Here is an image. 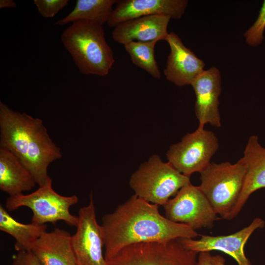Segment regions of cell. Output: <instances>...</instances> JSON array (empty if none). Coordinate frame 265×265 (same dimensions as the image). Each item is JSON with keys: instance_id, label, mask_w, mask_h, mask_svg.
Listing matches in <instances>:
<instances>
[{"instance_id": "cell-1", "label": "cell", "mask_w": 265, "mask_h": 265, "mask_svg": "<svg viewBox=\"0 0 265 265\" xmlns=\"http://www.w3.org/2000/svg\"><path fill=\"white\" fill-rule=\"evenodd\" d=\"M158 206L134 194L113 212L103 216L101 226L106 260L132 244L198 236L188 226L160 214Z\"/></svg>"}, {"instance_id": "cell-2", "label": "cell", "mask_w": 265, "mask_h": 265, "mask_svg": "<svg viewBox=\"0 0 265 265\" xmlns=\"http://www.w3.org/2000/svg\"><path fill=\"white\" fill-rule=\"evenodd\" d=\"M0 147L9 150L39 186L52 182L48 168L62 154L42 120L14 111L0 101Z\"/></svg>"}, {"instance_id": "cell-3", "label": "cell", "mask_w": 265, "mask_h": 265, "mask_svg": "<svg viewBox=\"0 0 265 265\" xmlns=\"http://www.w3.org/2000/svg\"><path fill=\"white\" fill-rule=\"evenodd\" d=\"M72 23L60 38L79 71L85 75H107L115 60L103 25L87 20Z\"/></svg>"}, {"instance_id": "cell-4", "label": "cell", "mask_w": 265, "mask_h": 265, "mask_svg": "<svg viewBox=\"0 0 265 265\" xmlns=\"http://www.w3.org/2000/svg\"><path fill=\"white\" fill-rule=\"evenodd\" d=\"M246 169L238 160L210 162L200 174L199 188L215 212L222 219L231 220L243 186Z\"/></svg>"}, {"instance_id": "cell-5", "label": "cell", "mask_w": 265, "mask_h": 265, "mask_svg": "<svg viewBox=\"0 0 265 265\" xmlns=\"http://www.w3.org/2000/svg\"><path fill=\"white\" fill-rule=\"evenodd\" d=\"M190 177L157 155L142 163L132 175L129 185L134 194L150 203L163 206L169 198L190 183Z\"/></svg>"}, {"instance_id": "cell-6", "label": "cell", "mask_w": 265, "mask_h": 265, "mask_svg": "<svg viewBox=\"0 0 265 265\" xmlns=\"http://www.w3.org/2000/svg\"><path fill=\"white\" fill-rule=\"evenodd\" d=\"M79 202L76 195L63 196L52 187V182L39 186L35 191L28 194L8 197L5 209L11 212L21 207H27L32 212L31 222L46 224H55L63 221L67 224L76 227L78 216L72 214L70 208Z\"/></svg>"}, {"instance_id": "cell-7", "label": "cell", "mask_w": 265, "mask_h": 265, "mask_svg": "<svg viewBox=\"0 0 265 265\" xmlns=\"http://www.w3.org/2000/svg\"><path fill=\"white\" fill-rule=\"evenodd\" d=\"M197 254L175 239L132 244L106 262L107 265H198Z\"/></svg>"}, {"instance_id": "cell-8", "label": "cell", "mask_w": 265, "mask_h": 265, "mask_svg": "<svg viewBox=\"0 0 265 265\" xmlns=\"http://www.w3.org/2000/svg\"><path fill=\"white\" fill-rule=\"evenodd\" d=\"M214 133L204 129L186 134L181 140L172 145L166 153L169 162L181 173L190 177L200 173L211 162L218 149Z\"/></svg>"}, {"instance_id": "cell-9", "label": "cell", "mask_w": 265, "mask_h": 265, "mask_svg": "<svg viewBox=\"0 0 265 265\" xmlns=\"http://www.w3.org/2000/svg\"><path fill=\"white\" fill-rule=\"evenodd\" d=\"M163 206L167 218L186 224L195 231L203 228H212L218 218L199 186L191 183L182 187Z\"/></svg>"}, {"instance_id": "cell-10", "label": "cell", "mask_w": 265, "mask_h": 265, "mask_svg": "<svg viewBox=\"0 0 265 265\" xmlns=\"http://www.w3.org/2000/svg\"><path fill=\"white\" fill-rule=\"evenodd\" d=\"M72 245L77 265H107L103 253L104 240L101 225L97 222L92 194L90 202L80 208Z\"/></svg>"}, {"instance_id": "cell-11", "label": "cell", "mask_w": 265, "mask_h": 265, "mask_svg": "<svg viewBox=\"0 0 265 265\" xmlns=\"http://www.w3.org/2000/svg\"><path fill=\"white\" fill-rule=\"evenodd\" d=\"M265 225V221L258 217L247 227L232 234L216 236L200 235L199 239L183 238L178 240L185 248L197 253L220 251L232 257L238 265H252L245 256L244 245L253 232Z\"/></svg>"}, {"instance_id": "cell-12", "label": "cell", "mask_w": 265, "mask_h": 265, "mask_svg": "<svg viewBox=\"0 0 265 265\" xmlns=\"http://www.w3.org/2000/svg\"><path fill=\"white\" fill-rule=\"evenodd\" d=\"M191 85L196 97L194 109L199 121L198 128L204 129L207 123L220 127L219 97L221 91V77L219 70L214 66L205 70Z\"/></svg>"}, {"instance_id": "cell-13", "label": "cell", "mask_w": 265, "mask_h": 265, "mask_svg": "<svg viewBox=\"0 0 265 265\" xmlns=\"http://www.w3.org/2000/svg\"><path fill=\"white\" fill-rule=\"evenodd\" d=\"M166 41L170 48L163 71L166 80L180 87L191 85L205 70V62L186 47L175 33H169Z\"/></svg>"}, {"instance_id": "cell-14", "label": "cell", "mask_w": 265, "mask_h": 265, "mask_svg": "<svg viewBox=\"0 0 265 265\" xmlns=\"http://www.w3.org/2000/svg\"><path fill=\"white\" fill-rule=\"evenodd\" d=\"M187 0H117L107 24L115 27L120 23L138 17L162 15L179 19L188 5Z\"/></svg>"}, {"instance_id": "cell-15", "label": "cell", "mask_w": 265, "mask_h": 265, "mask_svg": "<svg viewBox=\"0 0 265 265\" xmlns=\"http://www.w3.org/2000/svg\"><path fill=\"white\" fill-rule=\"evenodd\" d=\"M170 19L168 16L156 15L127 20L114 27L112 37L115 41L124 46L133 41H166Z\"/></svg>"}, {"instance_id": "cell-16", "label": "cell", "mask_w": 265, "mask_h": 265, "mask_svg": "<svg viewBox=\"0 0 265 265\" xmlns=\"http://www.w3.org/2000/svg\"><path fill=\"white\" fill-rule=\"evenodd\" d=\"M238 161L245 166L246 173L242 190L231 219L240 212L253 192L265 188V148L259 143L258 136L249 137L243 156Z\"/></svg>"}, {"instance_id": "cell-17", "label": "cell", "mask_w": 265, "mask_h": 265, "mask_svg": "<svg viewBox=\"0 0 265 265\" xmlns=\"http://www.w3.org/2000/svg\"><path fill=\"white\" fill-rule=\"evenodd\" d=\"M30 251L42 265H77L72 245V235L58 228L44 233Z\"/></svg>"}, {"instance_id": "cell-18", "label": "cell", "mask_w": 265, "mask_h": 265, "mask_svg": "<svg viewBox=\"0 0 265 265\" xmlns=\"http://www.w3.org/2000/svg\"><path fill=\"white\" fill-rule=\"evenodd\" d=\"M36 183L29 172L8 149L0 147V189L9 197L31 190Z\"/></svg>"}, {"instance_id": "cell-19", "label": "cell", "mask_w": 265, "mask_h": 265, "mask_svg": "<svg viewBox=\"0 0 265 265\" xmlns=\"http://www.w3.org/2000/svg\"><path fill=\"white\" fill-rule=\"evenodd\" d=\"M47 228L46 224H25L17 221L0 205V230L14 238V248L17 252L31 251Z\"/></svg>"}, {"instance_id": "cell-20", "label": "cell", "mask_w": 265, "mask_h": 265, "mask_svg": "<svg viewBox=\"0 0 265 265\" xmlns=\"http://www.w3.org/2000/svg\"><path fill=\"white\" fill-rule=\"evenodd\" d=\"M117 0H77L73 10L56 21V26H63L79 20H87L103 25L107 23Z\"/></svg>"}, {"instance_id": "cell-21", "label": "cell", "mask_w": 265, "mask_h": 265, "mask_svg": "<svg viewBox=\"0 0 265 265\" xmlns=\"http://www.w3.org/2000/svg\"><path fill=\"white\" fill-rule=\"evenodd\" d=\"M157 41L131 42L124 48L132 63L155 79H160V72L155 58L154 49Z\"/></svg>"}, {"instance_id": "cell-22", "label": "cell", "mask_w": 265, "mask_h": 265, "mask_svg": "<svg viewBox=\"0 0 265 265\" xmlns=\"http://www.w3.org/2000/svg\"><path fill=\"white\" fill-rule=\"evenodd\" d=\"M265 30V0L262 4L257 19L243 34L246 44L253 47L260 45L264 40Z\"/></svg>"}, {"instance_id": "cell-23", "label": "cell", "mask_w": 265, "mask_h": 265, "mask_svg": "<svg viewBox=\"0 0 265 265\" xmlns=\"http://www.w3.org/2000/svg\"><path fill=\"white\" fill-rule=\"evenodd\" d=\"M34 5L43 17H53L59 11L67 6L68 0H34Z\"/></svg>"}, {"instance_id": "cell-24", "label": "cell", "mask_w": 265, "mask_h": 265, "mask_svg": "<svg viewBox=\"0 0 265 265\" xmlns=\"http://www.w3.org/2000/svg\"><path fill=\"white\" fill-rule=\"evenodd\" d=\"M12 265H42L33 253L19 251L12 256Z\"/></svg>"}, {"instance_id": "cell-25", "label": "cell", "mask_w": 265, "mask_h": 265, "mask_svg": "<svg viewBox=\"0 0 265 265\" xmlns=\"http://www.w3.org/2000/svg\"><path fill=\"white\" fill-rule=\"evenodd\" d=\"M212 257L210 252L199 253L198 257V265H213Z\"/></svg>"}, {"instance_id": "cell-26", "label": "cell", "mask_w": 265, "mask_h": 265, "mask_svg": "<svg viewBox=\"0 0 265 265\" xmlns=\"http://www.w3.org/2000/svg\"><path fill=\"white\" fill-rule=\"evenodd\" d=\"M16 3L12 0H0V8H17Z\"/></svg>"}, {"instance_id": "cell-27", "label": "cell", "mask_w": 265, "mask_h": 265, "mask_svg": "<svg viewBox=\"0 0 265 265\" xmlns=\"http://www.w3.org/2000/svg\"><path fill=\"white\" fill-rule=\"evenodd\" d=\"M212 261L213 265H225L224 258L220 255L212 256Z\"/></svg>"}]
</instances>
